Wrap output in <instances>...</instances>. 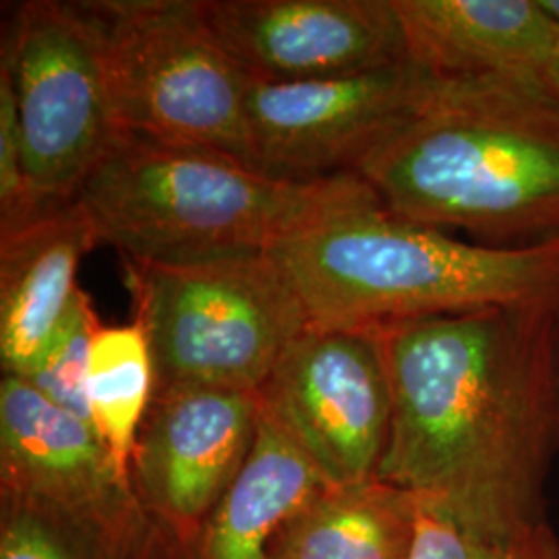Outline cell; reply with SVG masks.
Listing matches in <instances>:
<instances>
[{
	"label": "cell",
	"mask_w": 559,
	"mask_h": 559,
	"mask_svg": "<svg viewBox=\"0 0 559 559\" xmlns=\"http://www.w3.org/2000/svg\"><path fill=\"white\" fill-rule=\"evenodd\" d=\"M558 311L489 307L371 330L392 400L378 479L479 524L543 516Z\"/></svg>",
	"instance_id": "1"
},
{
	"label": "cell",
	"mask_w": 559,
	"mask_h": 559,
	"mask_svg": "<svg viewBox=\"0 0 559 559\" xmlns=\"http://www.w3.org/2000/svg\"><path fill=\"white\" fill-rule=\"evenodd\" d=\"M100 240L75 200L0 235V365L25 378L81 293L83 255Z\"/></svg>",
	"instance_id": "13"
},
{
	"label": "cell",
	"mask_w": 559,
	"mask_h": 559,
	"mask_svg": "<svg viewBox=\"0 0 559 559\" xmlns=\"http://www.w3.org/2000/svg\"><path fill=\"white\" fill-rule=\"evenodd\" d=\"M540 11L559 32V0H539Z\"/></svg>",
	"instance_id": "23"
},
{
	"label": "cell",
	"mask_w": 559,
	"mask_h": 559,
	"mask_svg": "<svg viewBox=\"0 0 559 559\" xmlns=\"http://www.w3.org/2000/svg\"><path fill=\"white\" fill-rule=\"evenodd\" d=\"M260 419L258 394L154 392L131 462L145 510L185 551L239 475Z\"/></svg>",
	"instance_id": "11"
},
{
	"label": "cell",
	"mask_w": 559,
	"mask_h": 559,
	"mask_svg": "<svg viewBox=\"0 0 559 559\" xmlns=\"http://www.w3.org/2000/svg\"><path fill=\"white\" fill-rule=\"evenodd\" d=\"M415 496L380 479L325 487L286 522L274 559H408Z\"/></svg>",
	"instance_id": "17"
},
{
	"label": "cell",
	"mask_w": 559,
	"mask_h": 559,
	"mask_svg": "<svg viewBox=\"0 0 559 559\" xmlns=\"http://www.w3.org/2000/svg\"><path fill=\"white\" fill-rule=\"evenodd\" d=\"M406 59L440 80L537 81L558 29L539 0H394Z\"/></svg>",
	"instance_id": "12"
},
{
	"label": "cell",
	"mask_w": 559,
	"mask_h": 559,
	"mask_svg": "<svg viewBox=\"0 0 559 559\" xmlns=\"http://www.w3.org/2000/svg\"><path fill=\"white\" fill-rule=\"evenodd\" d=\"M0 67L17 104L25 168L41 207L75 200L119 131L100 46L80 2H23Z\"/></svg>",
	"instance_id": "7"
},
{
	"label": "cell",
	"mask_w": 559,
	"mask_h": 559,
	"mask_svg": "<svg viewBox=\"0 0 559 559\" xmlns=\"http://www.w3.org/2000/svg\"><path fill=\"white\" fill-rule=\"evenodd\" d=\"M100 46L117 127L247 162V75L200 0H83ZM249 164V162H247Z\"/></svg>",
	"instance_id": "6"
},
{
	"label": "cell",
	"mask_w": 559,
	"mask_h": 559,
	"mask_svg": "<svg viewBox=\"0 0 559 559\" xmlns=\"http://www.w3.org/2000/svg\"><path fill=\"white\" fill-rule=\"evenodd\" d=\"M543 85L547 87V92L558 98L559 100V32L556 36V44H554V50L549 55V60L545 64V71H543Z\"/></svg>",
	"instance_id": "22"
},
{
	"label": "cell",
	"mask_w": 559,
	"mask_h": 559,
	"mask_svg": "<svg viewBox=\"0 0 559 559\" xmlns=\"http://www.w3.org/2000/svg\"><path fill=\"white\" fill-rule=\"evenodd\" d=\"M249 81L307 83L404 62L394 0H200Z\"/></svg>",
	"instance_id": "10"
},
{
	"label": "cell",
	"mask_w": 559,
	"mask_h": 559,
	"mask_svg": "<svg viewBox=\"0 0 559 559\" xmlns=\"http://www.w3.org/2000/svg\"><path fill=\"white\" fill-rule=\"evenodd\" d=\"M330 487L278 425L261 413L251 450L182 559H274L288 520Z\"/></svg>",
	"instance_id": "15"
},
{
	"label": "cell",
	"mask_w": 559,
	"mask_h": 559,
	"mask_svg": "<svg viewBox=\"0 0 559 559\" xmlns=\"http://www.w3.org/2000/svg\"><path fill=\"white\" fill-rule=\"evenodd\" d=\"M367 191L353 173L276 179L221 150L119 129L75 203L124 260L180 265L267 253Z\"/></svg>",
	"instance_id": "4"
},
{
	"label": "cell",
	"mask_w": 559,
	"mask_h": 559,
	"mask_svg": "<svg viewBox=\"0 0 559 559\" xmlns=\"http://www.w3.org/2000/svg\"><path fill=\"white\" fill-rule=\"evenodd\" d=\"M440 78L411 60L334 80L247 90V162L263 175L318 180L359 162L433 96Z\"/></svg>",
	"instance_id": "9"
},
{
	"label": "cell",
	"mask_w": 559,
	"mask_h": 559,
	"mask_svg": "<svg viewBox=\"0 0 559 559\" xmlns=\"http://www.w3.org/2000/svg\"><path fill=\"white\" fill-rule=\"evenodd\" d=\"M556 383H558V423H559V311H558V334H556Z\"/></svg>",
	"instance_id": "24"
},
{
	"label": "cell",
	"mask_w": 559,
	"mask_h": 559,
	"mask_svg": "<svg viewBox=\"0 0 559 559\" xmlns=\"http://www.w3.org/2000/svg\"><path fill=\"white\" fill-rule=\"evenodd\" d=\"M100 325L92 300L81 290L44 355L21 380L34 385L55 404L80 415L81 419L92 420L87 376L92 342Z\"/></svg>",
	"instance_id": "20"
},
{
	"label": "cell",
	"mask_w": 559,
	"mask_h": 559,
	"mask_svg": "<svg viewBox=\"0 0 559 559\" xmlns=\"http://www.w3.org/2000/svg\"><path fill=\"white\" fill-rule=\"evenodd\" d=\"M44 210L25 168L15 94L9 73L0 67V235L17 230Z\"/></svg>",
	"instance_id": "21"
},
{
	"label": "cell",
	"mask_w": 559,
	"mask_h": 559,
	"mask_svg": "<svg viewBox=\"0 0 559 559\" xmlns=\"http://www.w3.org/2000/svg\"><path fill=\"white\" fill-rule=\"evenodd\" d=\"M154 362V392L258 394L309 328L299 293L270 253L201 263L124 260Z\"/></svg>",
	"instance_id": "5"
},
{
	"label": "cell",
	"mask_w": 559,
	"mask_h": 559,
	"mask_svg": "<svg viewBox=\"0 0 559 559\" xmlns=\"http://www.w3.org/2000/svg\"><path fill=\"white\" fill-rule=\"evenodd\" d=\"M299 293L309 325L376 330L423 316L559 309V239L498 247L404 221L369 187L267 251Z\"/></svg>",
	"instance_id": "3"
},
{
	"label": "cell",
	"mask_w": 559,
	"mask_h": 559,
	"mask_svg": "<svg viewBox=\"0 0 559 559\" xmlns=\"http://www.w3.org/2000/svg\"><path fill=\"white\" fill-rule=\"evenodd\" d=\"M353 175L404 221L498 247L559 239V100L537 81L441 80Z\"/></svg>",
	"instance_id": "2"
},
{
	"label": "cell",
	"mask_w": 559,
	"mask_h": 559,
	"mask_svg": "<svg viewBox=\"0 0 559 559\" xmlns=\"http://www.w3.org/2000/svg\"><path fill=\"white\" fill-rule=\"evenodd\" d=\"M0 491L59 503H108L131 496L94 423L15 376L0 381Z\"/></svg>",
	"instance_id": "14"
},
{
	"label": "cell",
	"mask_w": 559,
	"mask_h": 559,
	"mask_svg": "<svg viewBox=\"0 0 559 559\" xmlns=\"http://www.w3.org/2000/svg\"><path fill=\"white\" fill-rule=\"evenodd\" d=\"M258 400L330 487L378 479L392 400L371 330L309 325L282 353Z\"/></svg>",
	"instance_id": "8"
},
{
	"label": "cell",
	"mask_w": 559,
	"mask_h": 559,
	"mask_svg": "<svg viewBox=\"0 0 559 559\" xmlns=\"http://www.w3.org/2000/svg\"><path fill=\"white\" fill-rule=\"evenodd\" d=\"M154 390V362L140 321L100 325L92 342L87 404L94 427L124 479L131 480L135 443Z\"/></svg>",
	"instance_id": "18"
},
{
	"label": "cell",
	"mask_w": 559,
	"mask_h": 559,
	"mask_svg": "<svg viewBox=\"0 0 559 559\" xmlns=\"http://www.w3.org/2000/svg\"><path fill=\"white\" fill-rule=\"evenodd\" d=\"M415 500L408 559H559V540L545 516L491 526L436 501Z\"/></svg>",
	"instance_id": "19"
},
{
	"label": "cell",
	"mask_w": 559,
	"mask_h": 559,
	"mask_svg": "<svg viewBox=\"0 0 559 559\" xmlns=\"http://www.w3.org/2000/svg\"><path fill=\"white\" fill-rule=\"evenodd\" d=\"M0 559H182V549L135 491L85 506L0 491Z\"/></svg>",
	"instance_id": "16"
}]
</instances>
